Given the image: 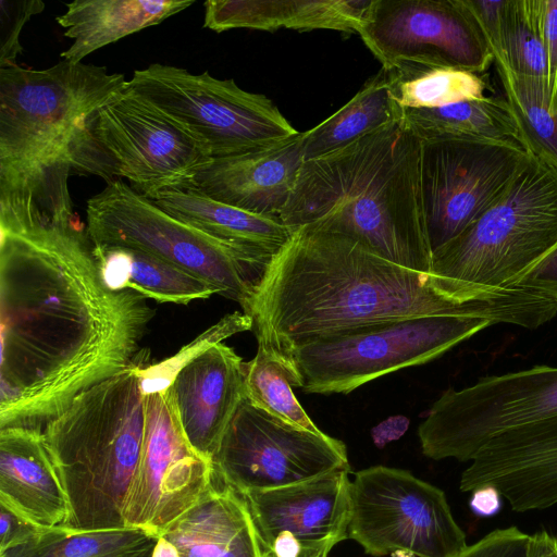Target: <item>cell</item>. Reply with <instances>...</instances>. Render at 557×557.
Segmentation results:
<instances>
[{
  "mask_svg": "<svg viewBox=\"0 0 557 557\" xmlns=\"http://www.w3.org/2000/svg\"><path fill=\"white\" fill-rule=\"evenodd\" d=\"M357 34L383 67L413 61L482 74L494 62L463 0H372Z\"/></svg>",
  "mask_w": 557,
  "mask_h": 557,
  "instance_id": "2e32d148",
  "label": "cell"
},
{
  "mask_svg": "<svg viewBox=\"0 0 557 557\" xmlns=\"http://www.w3.org/2000/svg\"><path fill=\"white\" fill-rule=\"evenodd\" d=\"M395 111L397 120L421 143L493 141L525 149L505 98L485 96L438 108Z\"/></svg>",
  "mask_w": 557,
  "mask_h": 557,
  "instance_id": "484cf974",
  "label": "cell"
},
{
  "mask_svg": "<svg viewBox=\"0 0 557 557\" xmlns=\"http://www.w3.org/2000/svg\"><path fill=\"white\" fill-rule=\"evenodd\" d=\"M394 120L397 115L382 67L338 111L304 132V160H313L345 148Z\"/></svg>",
  "mask_w": 557,
  "mask_h": 557,
  "instance_id": "83f0119b",
  "label": "cell"
},
{
  "mask_svg": "<svg viewBox=\"0 0 557 557\" xmlns=\"http://www.w3.org/2000/svg\"><path fill=\"white\" fill-rule=\"evenodd\" d=\"M41 529L0 504V553L27 542Z\"/></svg>",
  "mask_w": 557,
  "mask_h": 557,
  "instance_id": "ab89813d",
  "label": "cell"
},
{
  "mask_svg": "<svg viewBox=\"0 0 557 557\" xmlns=\"http://www.w3.org/2000/svg\"><path fill=\"white\" fill-rule=\"evenodd\" d=\"M152 553H153V552H150V553H147V554L140 555V556H138V557H152Z\"/></svg>",
  "mask_w": 557,
  "mask_h": 557,
  "instance_id": "ee69618b",
  "label": "cell"
},
{
  "mask_svg": "<svg viewBox=\"0 0 557 557\" xmlns=\"http://www.w3.org/2000/svg\"><path fill=\"white\" fill-rule=\"evenodd\" d=\"M121 73L61 61L0 69V193L72 172L70 147L82 120L127 86Z\"/></svg>",
  "mask_w": 557,
  "mask_h": 557,
  "instance_id": "5b68a950",
  "label": "cell"
},
{
  "mask_svg": "<svg viewBox=\"0 0 557 557\" xmlns=\"http://www.w3.org/2000/svg\"><path fill=\"white\" fill-rule=\"evenodd\" d=\"M0 429L40 431L135 366L153 312L104 280L71 203L0 205Z\"/></svg>",
  "mask_w": 557,
  "mask_h": 557,
  "instance_id": "6da1fadb",
  "label": "cell"
},
{
  "mask_svg": "<svg viewBox=\"0 0 557 557\" xmlns=\"http://www.w3.org/2000/svg\"><path fill=\"white\" fill-rule=\"evenodd\" d=\"M372 0H207L203 27L358 33Z\"/></svg>",
  "mask_w": 557,
  "mask_h": 557,
  "instance_id": "cb8c5ba5",
  "label": "cell"
},
{
  "mask_svg": "<svg viewBox=\"0 0 557 557\" xmlns=\"http://www.w3.org/2000/svg\"><path fill=\"white\" fill-rule=\"evenodd\" d=\"M349 496L348 539L368 555L458 557L468 546L445 493L407 470H360L350 482Z\"/></svg>",
  "mask_w": 557,
  "mask_h": 557,
  "instance_id": "8fae6325",
  "label": "cell"
},
{
  "mask_svg": "<svg viewBox=\"0 0 557 557\" xmlns=\"http://www.w3.org/2000/svg\"><path fill=\"white\" fill-rule=\"evenodd\" d=\"M491 325L468 315L410 318L317 337L278 357L293 387L348 394L391 372L430 362Z\"/></svg>",
  "mask_w": 557,
  "mask_h": 557,
  "instance_id": "ba28073f",
  "label": "cell"
},
{
  "mask_svg": "<svg viewBox=\"0 0 557 557\" xmlns=\"http://www.w3.org/2000/svg\"><path fill=\"white\" fill-rule=\"evenodd\" d=\"M383 69L395 109L444 107L483 98L488 89L482 74L461 69L413 61H398Z\"/></svg>",
  "mask_w": 557,
  "mask_h": 557,
  "instance_id": "f1b7e54d",
  "label": "cell"
},
{
  "mask_svg": "<svg viewBox=\"0 0 557 557\" xmlns=\"http://www.w3.org/2000/svg\"><path fill=\"white\" fill-rule=\"evenodd\" d=\"M245 363L219 343L184 362L163 389L189 444L210 461L245 397Z\"/></svg>",
  "mask_w": 557,
  "mask_h": 557,
  "instance_id": "d6986e66",
  "label": "cell"
},
{
  "mask_svg": "<svg viewBox=\"0 0 557 557\" xmlns=\"http://www.w3.org/2000/svg\"><path fill=\"white\" fill-rule=\"evenodd\" d=\"M145 392L139 367L78 395L42 430L69 513L60 525L81 531L125 529L123 506L143 448Z\"/></svg>",
  "mask_w": 557,
  "mask_h": 557,
  "instance_id": "277c9868",
  "label": "cell"
},
{
  "mask_svg": "<svg viewBox=\"0 0 557 557\" xmlns=\"http://www.w3.org/2000/svg\"><path fill=\"white\" fill-rule=\"evenodd\" d=\"M548 104L557 113V0H541Z\"/></svg>",
  "mask_w": 557,
  "mask_h": 557,
  "instance_id": "8d00e7d4",
  "label": "cell"
},
{
  "mask_svg": "<svg viewBox=\"0 0 557 557\" xmlns=\"http://www.w3.org/2000/svg\"><path fill=\"white\" fill-rule=\"evenodd\" d=\"M422 143L399 120L305 161L280 220L347 235L400 267L431 273Z\"/></svg>",
  "mask_w": 557,
  "mask_h": 557,
  "instance_id": "3957f363",
  "label": "cell"
},
{
  "mask_svg": "<svg viewBox=\"0 0 557 557\" xmlns=\"http://www.w3.org/2000/svg\"><path fill=\"white\" fill-rule=\"evenodd\" d=\"M557 416V367L480 379L448 388L433 403L418 428L424 456L471 461L496 435Z\"/></svg>",
  "mask_w": 557,
  "mask_h": 557,
  "instance_id": "7c38bea8",
  "label": "cell"
},
{
  "mask_svg": "<svg viewBox=\"0 0 557 557\" xmlns=\"http://www.w3.org/2000/svg\"><path fill=\"white\" fill-rule=\"evenodd\" d=\"M45 10L41 0H0V69L17 65L23 52L21 32L32 16Z\"/></svg>",
  "mask_w": 557,
  "mask_h": 557,
  "instance_id": "e575fe53",
  "label": "cell"
},
{
  "mask_svg": "<svg viewBox=\"0 0 557 557\" xmlns=\"http://www.w3.org/2000/svg\"><path fill=\"white\" fill-rule=\"evenodd\" d=\"M160 536L180 557H264L244 496L215 479L213 487Z\"/></svg>",
  "mask_w": 557,
  "mask_h": 557,
  "instance_id": "603a6c76",
  "label": "cell"
},
{
  "mask_svg": "<svg viewBox=\"0 0 557 557\" xmlns=\"http://www.w3.org/2000/svg\"><path fill=\"white\" fill-rule=\"evenodd\" d=\"M212 466L214 479L240 494L292 485L336 470L350 471L342 441L277 419L246 397Z\"/></svg>",
  "mask_w": 557,
  "mask_h": 557,
  "instance_id": "4fadbf2b",
  "label": "cell"
},
{
  "mask_svg": "<svg viewBox=\"0 0 557 557\" xmlns=\"http://www.w3.org/2000/svg\"><path fill=\"white\" fill-rule=\"evenodd\" d=\"M557 245V171L531 156L508 189L433 251L431 273L465 302L516 287Z\"/></svg>",
  "mask_w": 557,
  "mask_h": 557,
  "instance_id": "8992f818",
  "label": "cell"
},
{
  "mask_svg": "<svg viewBox=\"0 0 557 557\" xmlns=\"http://www.w3.org/2000/svg\"><path fill=\"white\" fill-rule=\"evenodd\" d=\"M494 63L525 150L557 171V113L549 109L546 81L517 75L504 61Z\"/></svg>",
  "mask_w": 557,
  "mask_h": 557,
  "instance_id": "4dcf8cb0",
  "label": "cell"
},
{
  "mask_svg": "<svg viewBox=\"0 0 557 557\" xmlns=\"http://www.w3.org/2000/svg\"><path fill=\"white\" fill-rule=\"evenodd\" d=\"M86 232L94 246L151 253L203 280L244 309L258 275L224 242L178 220L121 180L86 202Z\"/></svg>",
  "mask_w": 557,
  "mask_h": 557,
  "instance_id": "9c48e42d",
  "label": "cell"
},
{
  "mask_svg": "<svg viewBox=\"0 0 557 557\" xmlns=\"http://www.w3.org/2000/svg\"><path fill=\"white\" fill-rule=\"evenodd\" d=\"M516 286L537 292L557 305V245L537 261Z\"/></svg>",
  "mask_w": 557,
  "mask_h": 557,
  "instance_id": "f35d334b",
  "label": "cell"
},
{
  "mask_svg": "<svg viewBox=\"0 0 557 557\" xmlns=\"http://www.w3.org/2000/svg\"><path fill=\"white\" fill-rule=\"evenodd\" d=\"M158 539L133 528L81 531L57 525L41 529L0 557H138L153 552Z\"/></svg>",
  "mask_w": 557,
  "mask_h": 557,
  "instance_id": "f546056e",
  "label": "cell"
},
{
  "mask_svg": "<svg viewBox=\"0 0 557 557\" xmlns=\"http://www.w3.org/2000/svg\"><path fill=\"white\" fill-rule=\"evenodd\" d=\"M245 397L277 419L322 433L296 399L286 364L262 345H258L256 356L245 363Z\"/></svg>",
  "mask_w": 557,
  "mask_h": 557,
  "instance_id": "1f68e13d",
  "label": "cell"
},
{
  "mask_svg": "<svg viewBox=\"0 0 557 557\" xmlns=\"http://www.w3.org/2000/svg\"><path fill=\"white\" fill-rule=\"evenodd\" d=\"M349 472L336 470L300 483L242 494L263 552L281 533L299 542L300 557H327L336 544L348 539Z\"/></svg>",
  "mask_w": 557,
  "mask_h": 557,
  "instance_id": "e0dca14e",
  "label": "cell"
},
{
  "mask_svg": "<svg viewBox=\"0 0 557 557\" xmlns=\"http://www.w3.org/2000/svg\"><path fill=\"white\" fill-rule=\"evenodd\" d=\"M502 495L491 485L481 486L472 491L470 508L479 517H492L500 510Z\"/></svg>",
  "mask_w": 557,
  "mask_h": 557,
  "instance_id": "60d3db41",
  "label": "cell"
},
{
  "mask_svg": "<svg viewBox=\"0 0 557 557\" xmlns=\"http://www.w3.org/2000/svg\"><path fill=\"white\" fill-rule=\"evenodd\" d=\"M152 557H180L176 548L165 539L159 536Z\"/></svg>",
  "mask_w": 557,
  "mask_h": 557,
  "instance_id": "7bdbcfd3",
  "label": "cell"
},
{
  "mask_svg": "<svg viewBox=\"0 0 557 557\" xmlns=\"http://www.w3.org/2000/svg\"><path fill=\"white\" fill-rule=\"evenodd\" d=\"M523 148L493 141L422 143L421 194L433 251L491 207L530 161Z\"/></svg>",
  "mask_w": 557,
  "mask_h": 557,
  "instance_id": "5bb4252c",
  "label": "cell"
},
{
  "mask_svg": "<svg viewBox=\"0 0 557 557\" xmlns=\"http://www.w3.org/2000/svg\"><path fill=\"white\" fill-rule=\"evenodd\" d=\"M302 137L299 132L267 149L213 158L193 187L223 203L280 219L305 162Z\"/></svg>",
  "mask_w": 557,
  "mask_h": 557,
  "instance_id": "ffe728a7",
  "label": "cell"
},
{
  "mask_svg": "<svg viewBox=\"0 0 557 557\" xmlns=\"http://www.w3.org/2000/svg\"><path fill=\"white\" fill-rule=\"evenodd\" d=\"M140 459L124 506L125 528L160 536L214 485L212 461L189 444L164 391L145 393Z\"/></svg>",
  "mask_w": 557,
  "mask_h": 557,
  "instance_id": "9a60e30c",
  "label": "cell"
},
{
  "mask_svg": "<svg viewBox=\"0 0 557 557\" xmlns=\"http://www.w3.org/2000/svg\"><path fill=\"white\" fill-rule=\"evenodd\" d=\"M531 535L517 527L496 529L458 557H528Z\"/></svg>",
  "mask_w": 557,
  "mask_h": 557,
  "instance_id": "d590c367",
  "label": "cell"
},
{
  "mask_svg": "<svg viewBox=\"0 0 557 557\" xmlns=\"http://www.w3.org/2000/svg\"><path fill=\"white\" fill-rule=\"evenodd\" d=\"M494 486L517 512L557 504V416L491 438L461 473L459 488Z\"/></svg>",
  "mask_w": 557,
  "mask_h": 557,
  "instance_id": "ac0fdd59",
  "label": "cell"
},
{
  "mask_svg": "<svg viewBox=\"0 0 557 557\" xmlns=\"http://www.w3.org/2000/svg\"><path fill=\"white\" fill-rule=\"evenodd\" d=\"M503 60L517 75L546 81L541 0H506L502 23Z\"/></svg>",
  "mask_w": 557,
  "mask_h": 557,
  "instance_id": "d6a6232c",
  "label": "cell"
},
{
  "mask_svg": "<svg viewBox=\"0 0 557 557\" xmlns=\"http://www.w3.org/2000/svg\"><path fill=\"white\" fill-rule=\"evenodd\" d=\"M528 557H557V534L547 531L532 534Z\"/></svg>",
  "mask_w": 557,
  "mask_h": 557,
  "instance_id": "b9f144b4",
  "label": "cell"
},
{
  "mask_svg": "<svg viewBox=\"0 0 557 557\" xmlns=\"http://www.w3.org/2000/svg\"><path fill=\"white\" fill-rule=\"evenodd\" d=\"M244 313L258 345L284 357L300 344L366 325L432 315H468L536 329L544 299L512 287L461 301L448 282L395 264L358 240L304 226L255 282Z\"/></svg>",
  "mask_w": 557,
  "mask_h": 557,
  "instance_id": "7a4b0ae2",
  "label": "cell"
},
{
  "mask_svg": "<svg viewBox=\"0 0 557 557\" xmlns=\"http://www.w3.org/2000/svg\"><path fill=\"white\" fill-rule=\"evenodd\" d=\"M249 330H252V320L246 313L236 311L225 315L174 356L146 368L139 367L144 392L165 389L173 373L188 359L234 334Z\"/></svg>",
  "mask_w": 557,
  "mask_h": 557,
  "instance_id": "836d02e7",
  "label": "cell"
},
{
  "mask_svg": "<svg viewBox=\"0 0 557 557\" xmlns=\"http://www.w3.org/2000/svg\"><path fill=\"white\" fill-rule=\"evenodd\" d=\"M265 557V556H264Z\"/></svg>",
  "mask_w": 557,
  "mask_h": 557,
  "instance_id": "f6af8a7d",
  "label": "cell"
},
{
  "mask_svg": "<svg viewBox=\"0 0 557 557\" xmlns=\"http://www.w3.org/2000/svg\"><path fill=\"white\" fill-rule=\"evenodd\" d=\"M211 159L190 132L126 86L82 120L67 163L72 172L98 175L107 183L125 178L154 199L193 187Z\"/></svg>",
  "mask_w": 557,
  "mask_h": 557,
  "instance_id": "52a82bcc",
  "label": "cell"
},
{
  "mask_svg": "<svg viewBox=\"0 0 557 557\" xmlns=\"http://www.w3.org/2000/svg\"><path fill=\"white\" fill-rule=\"evenodd\" d=\"M0 504L42 529L65 521L66 495L42 432L0 429Z\"/></svg>",
  "mask_w": 557,
  "mask_h": 557,
  "instance_id": "44dd1931",
  "label": "cell"
},
{
  "mask_svg": "<svg viewBox=\"0 0 557 557\" xmlns=\"http://www.w3.org/2000/svg\"><path fill=\"white\" fill-rule=\"evenodd\" d=\"M92 249L104 280L114 288L178 305L218 294L203 280L151 253L126 247L92 245Z\"/></svg>",
  "mask_w": 557,
  "mask_h": 557,
  "instance_id": "4316f807",
  "label": "cell"
},
{
  "mask_svg": "<svg viewBox=\"0 0 557 557\" xmlns=\"http://www.w3.org/2000/svg\"><path fill=\"white\" fill-rule=\"evenodd\" d=\"M127 86L190 132L212 159L267 149L299 133L268 97L209 72L153 63L134 71Z\"/></svg>",
  "mask_w": 557,
  "mask_h": 557,
  "instance_id": "30bf717a",
  "label": "cell"
},
{
  "mask_svg": "<svg viewBox=\"0 0 557 557\" xmlns=\"http://www.w3.org/2000/svg\"><path fill=\"white\" fill-rule=\"evenodd\" d=\"M151 200L171 215L236 249L258 278L294 233L278 218L223 203L195 187L169 190Z\"/></svg>",
  "mask_w": 557,
  "mask_h": 557,
  "instance_id": "7402d4cb",
  "label": "cell"
},
{
  "mask_svg": "<svg viewBox=\"0 0 557 557\" xmlns=\"http://www.w3.org/2000/svg\"><path fill=\"white\" fill-rule=\"evenodd\" d=\"M194 0H75L55 21L73 44L60 57L79 63L96 50L157 25Z\"/></svg>",
  "mask_w": 557,
  "mask_h": 557,
  "instance_id": "d4e9b609",
  "label": "cell"
},
{
  "mask_svg": "<svg viewBox=\"0 0 557 557\" xmlns=\"http://www.w3.org/2000/svg\"><path fill=\"white\" fill-rule=\"evenodd\" d=\"M490 47L494 61L503 60L502 23L506 0H463Z\"/></svg>",
  "mask_w": 557,
  "mask_h": 557,
  "instance_id": "74e56055",
  "label": "cell"
}]
</instances>
